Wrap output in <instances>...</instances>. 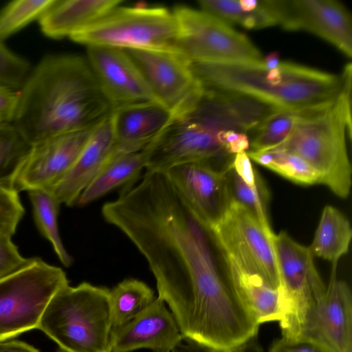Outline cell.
I'll return each mask as SVG.
<instances>
[{
	"label": "cell",
	"instance_id": "2",
	"mask_svg": "<svg viewBox=\"0 0 352 352\" xmlns=\"http://www.w3.org/2000/svg\"><path fill=\"white\" fill-rule=\"evenodd\" d=\"M204 87L249 94L285 110H304L331 102L351 85V65L333 74L292 62L267 69L263 63H191Z\"/></svg>",
	"mask_w": 352,
	"mask_h": 352
},
{
	"label": "cell",
	"instance_id": "37",
	"mask_svg": "<svg viewBox=\"0 0 352 352\" xmlns=\"http://www.w3.org/2000/svg\"><path fill=\"white\" fill-rule=\"evenodd\" d=\"M230 166L241 179L251 187H257L263 181L258 173L254 168L245 151L235 154L230 162Z\"/></svg>",
	"mask_w": 352,
	"mask_h": 352
},
{
	"label": "cell",
	"instance_id": "17",
	"mask_svg": "<svg viewBox=\"0 0 352 352\" xmlns=\"http://www.w3.org/2000/svg\"><path fill=\"white\" fill-rule=\"evenodd\" d=\"M184 340L166 303L159 297L126 324L112 329L109 352L148 349L171 352Z\"/></svg>",
	"mask_w": 352,
	"mask_h": 352
},
{
	"label": "cell",
	"instance_id": "39",
	"mask_svg": "<svg viewBox=\"0 0 352 352\" xmlns=\"http://www.w3.org/2000/svg\"><path fill=\"white\" fill-rule=\"evenodd\" d=\"M0 352H40L38 349L24 342L18 340L0 341Z\"/></svg>",
	"mask_w": 352,
	"mask_h": 352
},
{
	"label": "cell",
	"instance_id": "22",
	"mask_svg": "<svg viewBox=\"0 0 352 352\" xmlns=\"http://www.w3.org/2000/svg\"><path fill=\"white\" fill-rule=\"evenodd\" d=\"M146 168L144 151H113L93 181L80 195L76 204L83 206L104 196L138 177Z\"/></svg>",
	"mask_w": 352,
	"mask_h": 352
},
{
	"label": "cell",
	"instance_id": "10",
	"mask_svg": "<svg viewBox=\"0 0 352 352\" xmlns=\"http://www.w3.org/2000/svg\"><path fill=\"white\" fill-rule=\"evenodd\" d=\"M218 133L199 121L189 110L174 117L144 150L146 171H164L188 162H213L230 155Z\"/></svg>",
	"mask_w": 352,
	"mask_h": 352
},
{
	"label": "cell",
	"instance_id": "1",
	"mask_svg": "<svg viewBox=\"0 0 352 352\" xmlns=\"http://www.w3.org/2000/svg\"><path fill=\"white\" fill-rule=\"evenodd\" d=\"M112 113L86 58L47 55L19 89L12 124L32 146L60 134L93 129Z\"/></svg>",
	"mask_w": 352,
	"mask_h": 352
},
{
	"label": "cell",
	"instance_id": "15",
	"mask_svg": "<svg viewBox=\"0 0 352 352\" xmlns=\"http://www.w3.org/2000/svg\"><path fill=\"white\" fill-rule=\"evenodd\" d=\"M87 60L113 112L120 108L156 101L139 69L124 50L91 45Z\"/></svg>",
	"mask_w": 352,
	"mask_h": 352
},
{
	"label": "cell",
	"instance_id": "40",
	"mask_svg": "<svg viewBox=\"0 0 352 352\" xmlns=\"http://www.w3.org/2000/svg\"><path fill=\"white\" fill-rule=\"evenodd\" d=\"M250 147V140L246 133H239L236 139L226 145V149L230 155L245 151Z\"/></svg>",
	"mask_w": 352,
	"mask_h": 352
},
{
	"label": "cell",
	"instance_id": "14",
	"mask_svg": "<svg viewBox=\"0 0 352 352\" xmlns=\"http://www.w3.org/2000/svg\"><path fill=\"white\" fill-rule=\"evenodd\" d=\"M93 129L60 134L31 146L14 182V188L18 192L51 190L74 165Z\"/></svg>",
	"mask_w": 352,
	"mask_h": 352
},
{
	"label": "cell",
	"instance_id": "3",
	"mask_svg": "<svg viewBox=\"0 0 352 352\" xmlns=\"http://www.w3.org/2000/svg\"><path fill=\"white\" fill-rule=\"evenodd\" d=\"M351 87L330 103L300 110L289 136L273 148L302 159L319 175L320 184L343 199L351 187L346 148V138L351 137Z\"/></svg>",
	"mask_w": 352,
	"mask_h": 352
},
{
	"label": "cell",
	"instance_id": "18",
	"mask_svg": "<svg viewBox=\"0 0 352 352\" xmlns=\"http://www.w3.org/2000/svg\"><path fill=\"white\" fill-rule=\"evenodd\" d=\"M111 115L93 129L74 165L50 190L60 204L68 206L76 204L81 193L96 177L113 151L114 135Z\"/></svg>",
	"mask_w": 352,
	"mask_h": 352
},
{
	"label": "cell",
	"instance_id": "13",
	"mask_svg": "<svg viewBox=\"0 0 352 352\" xmlns=\"http://www.w3.org/2000/svg\"><path fill=\"white\" fill-rule=\"evenodd\" d=\"M336 267L333 264L325 293L306 313L296 337L314 340L333 352H352L351 291L337 278Z\"/></svg>",
	"mask_w": 352,
	"mask_h": 352
},
{
	"label": "cell",
	"instance_id": "27",
	"mask_svg": "<svg viewBox=\"0 0 352 352\" xmlns=\"http://www.w3.org/2000/svg\"><path fill=\"white\" fill-rule=\"evenodd\" d=\"M201 10L229 25L239 24L247 29H260L276 25L265 0H259L258 8L250 12L243 11L237 0H201Z\"/></svg>",
	"mask_w": 352,
	"mask_h": 352
},
{
	"label": "cell",
	"instance_id": "7",
	"mask_svg": "<svg viewBox=\"0 0 352 352\" xmlns=\"http://www.w3.org/2000/svg\"><path fill=\"white\" fill-rule=\"evenodd\" d=\"M273 245L279 278L281 334L296 338L306 313L322 297L327 287L309 247L296 242L285 231L274 234Z\"/></svg>",
	"mask_w": 352,
	"mask_h": 352
},
{
	"label": "cell",
	"instance_id": "6",
	"mask_svg": "<svg viewBox=\"0 0 352 352\" xmlns=\"http://www.w3.org/2000/svg\"><path fill=\"white\" fill-rule=\"evenodd\" d=\"M69 285L59 267L29 258L18 271L0 279V341L37 329L52 296Z\"/></svg>",
	"mask_w": 352,
	"mask_h": 352
},
{
	"label": "cell",
	"instance_id": "20",
	"mask_svg": "<svg viewBox=\"0 0 352 352\" xmlns=\"http://www.w3.org/2000/svg\"><path fill=\"white\" fill-rule=\"evenodd\" d=\"M224 262L225 273L252 311L256 322L278 321L282 318L278 289L263 278L258 270L231 254L218 251Z\"/></svg>",
	"mask_w": 352,
	"mask_h": 352
},
{
	"label": "cell",
	"instance_id": "9",
	"mask_svg": "<svg viewBox=\"0 0 352 352\" xmlns=\"http://www.w3.org/2000/svg\"><path fill=\"white\" fill-rule=\"evenodd\" d=\"M135 63L155 100L174 117L190 109L204 87L191 63L177 50H124Z\"/></svg>",
	"mask_w": 352,
	"mask_h": 352
},
{
	"label": "cell",
	"instance_id": "36",
	"mask_svg": "<svg viewBox=\"0 0 352 352\" xmlns=\"http://www.w3.org/2000/svg\"><path fill=\"white\" fill-rule=\"evenodd\" d=\"M171 352H263L258 343L257 336L230 349H213L196 342L184 339Z\"/></svg>",
	"mask_w": 352,
	"mask_h": 352
},
{
	"label": "cell",
	"instance_id": "30",
	"mask_svg": "<svg viewBox=\"0 0 352 352\" xmlns=\"http://www.w3.org/2000/svg\"><path fill=\"white\" fill-rule=\"evenodd\" d=\"M300 114V110H281L268 118L252 131L251 151H265L281 144L289 136Z\"/></svg>",
	"mask_w": 352,
	"mask_h": 352
},
{
	"label": "cell",
	"instance_id": "16",
	"mask_svg": "<svg viewBox=\"0 0 352 352\" xmlns=\"http://www.w3.org/2000/svg\"><path fill=\"white\" fill-rule=\"evenodd\" d=\"M210 234L214 243L236 248L250 256L261 274L273 288L279 285L273 236L245 206L232 200L221 221Z\"/></svg>",
	"mask_w": 352,
	"mask_h": 352
},
{
	"label": "cell",
	"instance_id": "31",
	"mask_svg": "<svg viewBox=\"0 0 352 352\" xmlns=\"http://www.w3.org/2000/svg\"><path fill=\"white\" fill-rule=\"evenodd\" d=\"M55 0H15L0 10V41L13 35L42 14Z\"/></svg>",
	"mask_w": 352,
	"mask_h": 352
},
{
	"label": "cell",
	"instance_id": "11",
	"mask_svg": "<svg viewBox=\"0 0 352 352\" xmlns=\"http://www.w3.org/2000/svg\"><path fill=\"white\" fill-rule=\"evenodd\" d=\"M227 166L219 170L210 162H188L164 170L191 208L210 228L221 221L232 201Z\"/></svg>",
	"mask_w": 352,
	"mask_h": 352
},
{
	"label": "cell",
	"instance_id": "5",
	"mask_svg": "<svg viewBox=\"0 0 352 352\" xmlns=\"http://www.w3.org/2000/svg\"><path fill=\"white\" fill-rule=\"evenodd\" d=\"M177 35L178 25L173 11L162 6L120 5L69 38L87 47L177 50Z\"/></svg>",
	"mask_w": 352,
	"mask_h": 352
},
{
	"label": "cell",
	"instance_id": "33",
	"mask_svg": "<svg viewBox=\"0 0 352 352\" xmlns=\"http://www.w3.org/2000/svg\"><path fill=\"white\" fill-rule=\"evenodd\" d=\"M24 213L19 192L12 186L0 184V234L12 236Z\"/></svg>",
	"mask_w": 352,
	"mask_h": 352
},
{
	"label": "cell",
	"instance_id": "26",
	"mask_svg": "<svg viewBox=\"0 0 352 352\" xmlns=\"http://www.w3.org/2000/svg\"><path fill=\"white\" fill-rule=\"evenodd\" d=\"M250 159L292 182L301 185L320 184V176L297 155L272 148L247 152Z\"/></svg>",
	"mask_w": 352,
	"mask_h": 352
},
{
	"label": "cell",
	"instance_id": "35",
	"mask_svg": "<svg viewBox=\"0 0 352 352\" xmlns=\"http://www.w3.org/2000/svg\"><path fill=\"white\" fill-rule=\"evenodd\" d=\"M268 352H333L324 345L305 337L281 336L271 345Z\"/></svg>",
	"mask_w": 352,
	"mask_h": 352
},
{
	"label": "cell",
	"instance_id": "38",
	"mask_svg": "<svg viewBox=\"0 0 352 352\" xmlns=\"http://www.w3.org/2000/svg\"><path fill=\"white\" fill-rule=\"evenodd\" d=\"M19 98V90L0 85V124L12 123Z\"/></svg>",
	"mask_w": 352,
	"mask_h": 352
},
{
	"label": "cell",
	"instance_id": "42",
	"mask_svg": "<svg viewBox=\"0 0 352 352\" xmlns=\"http://www.w3.org/2000/svg\"><path fill=\"white\" fill-rule=\"evenodd\" d=\"M239 3L243 11L250 12L258 8L259 0H240Z\"/></svg>",
	"mask_w": 352,
	"mask_h": 352
},
{
	"label": "cell",
	"instance_id": "24",
	"mask_svg": "<svg viewBox=\"0 0 352 352\" xmlns=\"http://www.w3.org/2000/svg\"><path fill=\"white\" fill-rule=\"evenodd\" d=\"M154 300L153 290L140 280L128 278L119 283L110 290L112 329L132 320Z\"/></svg>",
	"mask_w": 352,
	"mask_h": 352
},
{
	"label": "cell",
	"instance_id": "25",
	"mask_svg": "<svg viewBox=\"0 0 352 352\" xmlns=\"http://www.w3.org/2000/svg\"><path fill=\"white\" fill-rule=\"evenodd\" d=\"M28 192L38 229L51 243L62 264L71 266L73 258L65 249L58 230V214L60 204L50 190L35 189Z\"/></svg>",
	"mask_w": 352,
	"mask_h": 352
},
{
	"label": "cell",
	"instance_id": "43",
	"mask_svg": "<svg viewBox=\"0 0 352 352\" xmlns=\"http://www.w3.org/2000/svg\"><path fill=\"white\" fill-rule=\"evenodd\" d=\"M57 352H69V351L59 348L58 350L57 351Z\"/></svg>",
	"mask_w": 352,
	"mask_h": 352
},
{
	"label": "cell",
	"instance_id": "23",
	"mask_svg": "<svg viewBox=\"0 0 352 352\" xmlns=\"http://www.w3.org/2000/svg\"><path fill=\"white\" fill-rule=\"evenodd\" d=\"M351 237L348 219L336 208L326 206L309 248L314 256L337 264L348 252Z\"/></svg>",
	"mask_w": 352,
	"mask_h": 352
},
{
	"label": "cell",
	"instance_id": "19",
	"mask_svg": "<svg viewBox=\"0 0 352 352\" xmlns=\"http://www.w3.org/2000/svg\"><path fill=\"white\" fill-rule=\"evenodd\" d=\"M113 151L138 152L146 148L173 118L171 112L157 101L120 108L112 115Z\"/></svg>",
	"mask_w": 352,
	"mask_h": 352
},
{
	"label": "cell",
	"instance_id": "4",
	"mask_svg": "<svg viewBox=\"0 0 352 352\" xmlns=\"http://www.w3.org/2000/svg\"><path fill=\"white\" fill-rule=\"evenodd\" d=\"M37 329L69 352H109L110 290L87 282L63 287L46 306Z\"/></svg>",
	"mask_w": 352,
	"mask_h": 352
},
{
	"label": "cell",
	"instance_id": "29",
	"mask_svg": "<svg viewBox=\"0 0 352 352\" xmlns=\"http://www.w3.org/2000/svg\"><path fill=\"white\" fill-rule=\"evenodd\" d=\"M227 175L232 200L245 206L256 217L264 230L270 234L273 232L268 220L267 203L269 192L263 182L253 188L246 184L241 178L228 165Z\"/></svg>",
	"mask_w": 352,
	"mask_h": 352
},
{
	"label": "cell",
	"instance_id": "8",
	"mask_svg": "<svg viewBox=\"0 0 352 352\" xmlns=\"http://www.w3.org/2000/svg\"><path fill=\"white\" fill-rule=\"evenodd\" d=\"M177 22V50L190 63H263L248 37L202 10L185 6L173 10Z\"/></svg>",
	"mask_w": 352,
	"mask_h": 352
},
{
	"label": "cell",
	"instance_id": "28",
	"mask_svg": "<svg viewBox=\"0 0 352 352\" xmlns=\"http://www.w3.org/2000/svg\"><path fill=\"white\" fill-rule=\"evenodd\" d=\"M30 148L12 123L0 124V184L13 186Z\"/></svg>",
	"mask_w": 352,
	"mask_h": 352
},
{
	"label": "cell",
	"instance_id": "12",
	"mask_svg": "<svg viewBox=\"0 0 352 352\" xmlns=\"http://www.w3.org/2000/svg\"><path fill=\"white\" fill-rule=\"evenodd\" d=\"M278 25L305 30L352 56V23L349 10L333 0H274Z\"/></svg>",
	"mask_w": 352,
	"mask_h": 352
},
{
	"label": "cell",
	"instance_id": "32",
	"mask_svg": "<svg viewBox=\"0 0 352 352\" xmlns=\"http://www.w3.org/2000/svg\"><path fill=\"white\" fill-rule=\"evenodd\" d=\"M30 63L0 41V85L19 90L31 71Z\"/></svg>",
	"mask_w": 352,
	"mask_h": 352
},
{
	"label": "cell",
	"instance_id": "44",
	"mask_svg": "<svg viewBox=\"0 0 352 352\" xmlns=\"http://www.w3.org/2000/svg\"><path fill=\"white\" fill-rule=\"evenodd\" d=\"M164 352H169V351H164Z\"/></svg>",
	"mask_w": 352,
	"mask_h": 352
},
{
	"label": "cell",
	"instance_id": "21",
	"mask_svg": "<svg viewBox=\"0 0 352 352\" xmlns=\"http://www.w3.org/2000/svg\"><path fill=\"white\" fill-rule=\"evenodd\" d=\"M122 3L121 0H55L38 19V24L49 38H70Z\"/></svg>",
	"mask_w": 352,
	"mask_h": 352
},
{
	"label": "cell",
	"instance_id": "34",
	"mask_svg": "<svg viewBox=\"0 0 352 352\" xmlns=\"http://www.w3.org/2000/svg\"><path fill=\"white\" fill-rule=\"evenodd\" d=\"M11 237L0 234V279L18 271L28 260L19 253Z\"/></svg>",
	"mask_w": 352,
	"mask_h": 352
},
{
	"label": "cell",
	"instance_id": "41",
	"mask_svg": "<svg viewBox=\"0 0 352 352\" xmlns=\"http://www.w3.org/2000/svg\"><path fill=\"white\" fill-rule=\"evenodd\" d=\"M279 56L280 54L278 52H272L263 57V64L267 69H275L278 67L280 63Z\"/></svg>",
	"mask_w": 352,
	"mask_h": 352
}]
</instances>
